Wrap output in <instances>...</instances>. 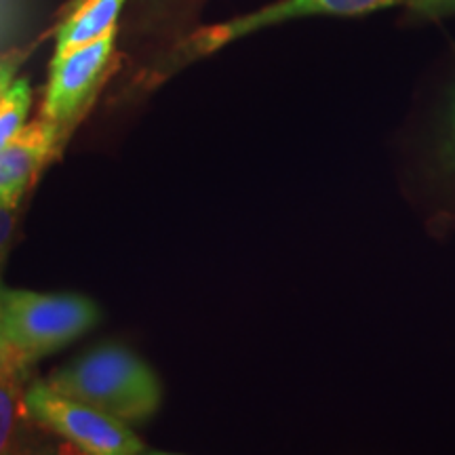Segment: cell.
I'll use <instances>...</instances> for the list:
<instances>
[{"label":"cell","instance_id":"cell-2","mask_svg":"<svg viewBox=\"0 0 455 455\" xmlns=\"http://www.w3.org/2000/svg\"><path fill=\"white\" fill-rule=\"evenodd\" d=\"M3 321L13 361L30 365L98 325L100 308L76 293L3 289Z\"/></svg>","mask_w":455,"mask_h":455},{"label":"cell","instance_id":"cell-13","mask_svg":"<svg viewBox=\"0 0 455 455\" xmlns=\"http://www.w3.org/2000/svg\"><path fill=\"white\" fill-rule=\"evenodd\" d=\"M411 4L422 13H441V11L455 9V0H411Z\"/></svg>","mask_w":455,"mask_h":455},{"label":"cell","instance_id":"cell-3","mask_svg":"<svg viewBox=\"0 0 455 455\" xmlns=\"http://www.w3.org/2000/svg\"><path fill=\"white\" fill-rule=\"evenodd\" d=\"M26 411L34 424L70 443L87 455H141L150 449L129 424L61 395L49 382L26 388Z\"/></svg>","mask_w":455,"mask_h":455},{"label":"cell","instance_id":"cell-8","mask_svg":"<svg viewBox=\"0 0 455 455\" xmlns=\"http://www.w3.org/2000/svg\"><path fill=\"white\" fill-rule=\"evenodd\" d=\"M26 367L17 361L0 367V455L20 451L32 422L24 403Z\"/></svg>","mask_w":455,"mask_h":455},{"label":"cell","instance_id":"cell-9","mask_svg":"<svg viewBox=\"0 0 455 455\" xmlns=\"http://www.w3.org/2000/svg\"><path fill=\"white\" fill-rule=\"evenodd\" d=\"M32 104V89L26 78L11 83L7 93L0 100V148H4L11 140L26 127V116Z\"/></svg>","mask_w":455,"mask_h":455},{"label":"cell","instance_id":"cell-6","mask_svg":"<svg viewBox=\"0 0 455 455\" xmlns=\"http://www.w3.org/2000/svg\"><path fill=\"white\" fill-rule=\"evenodd\" d=\"M66 131L60 124L38 118L26 124L7 146L0 148V196L21 198L32 180L61 146Z\"/></svg>","mask_w":455,"mask_h":455},{"label":"cell","instance_id":"cell-5","mask_svg":"<svg viewBox=\"0 0 455 455\" xmlns=\"http://www.w3.org/2000/svg\"><path fill=\"white\" fill-rule=\"evenodd\" d=\"M403 3L405 0H276L255 13L204 28L188 41V47L192 55H207L247 34L284 24V21L304 20V17H358L398 7Z\"/></svg>","mask_w":455,"mask_h":455},{"label":"cell","instance_id":"cell-1","mask_svg":"<svg viewBox=\"0 0 455 455\" xmlns=\"http://www.w3.org/2000/svg\"><path fill=\"white\" fill-rule=\"evenodd\" d=\"M49 384L61 395L104 411L124 424H140L161 407L156 373L129 348L104 344L57 369Z\"/></svg>","mask_w":455,"mask_h":455},{"label":"cell","instance_id":"cell-12","mask_svg":"<svg viewBox=\"0 0 455 455\" xmlns=\"http://www.w3.org/2000/svg\"><path fill=\"white\" fill-rule=\"evenodd\" d=\"M20 53L11 51V53H0V100L7 93L11 83L15 81L17 66H20Z\"/></svg>","mask_w":455,"mask_h":455},{"label":"cell","instance_id":"cell-10","mask_svg":"<svg viewBox=\"0 0 455 455\" xmlns=\"http://www.w3.org/2000/svg\"><path fill=\"white\" fill-rule=\"evenodd\" d=\"M17 207H20V198L0 196V268H3V261L7 258L11 238H13L15 232Z\"/></svg>","mask_w":455,"mask_h":455},{"label":"cell","instance_id":"cell-4","mask_svg":"<svg viewBox=\"0 0 455 455\" xmlns=\"http://www.w3.org/2000/svg\"><path fill=\"white\" fill-rule=\"evenodd\" d=\"M114 36H116V28L98 41L53 57L49 87L41 110L43 118L60 124L64 131L81 118L110 64Z\"/></svg>","mask_w":455,"mask_h":455},{"label":"cell","instance_id":"cell-7","mask_svg":"<svg viewBox=\"0 0 455 455\" xmlns=\"http://www.w3.org/2000/svg\"><path fill=\"white\" fill-rule=\"evenodd\" d=\"M124 0H81L57 30L55 55L83 47L116 28Z\"/></svg>","mask_w":455,"mask_h":455},{"label":"cell","instance_id":"cell-11","mask_svg":"<svg viewBox=\"0 0 455 455\" xmlns=\"http://www.w3.org/2000/svg\"><path fill=\"white\" fill-rule=\"evenodd\" d=\"M21 3L20 0H0V47L15 34V26L20 21Z\"/></svg>","mask_w":455,"mask_h":455},{"label":"cell","instance_id":"cell-14","mask_svg":"<svg viewBox=\"0 0 455 455\" xmlns=\"http://www.w3.org/2000/svg\"><path fill=\"white\" fill-rule=\"evenodd\" d=\"M13 361V355H11V348H9V339H7V333H4V321H3V301H0V367L4 365V363Z\"/></svg>","mask_w":455,"mask_h":455}]
</instances>
